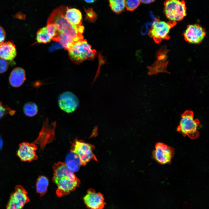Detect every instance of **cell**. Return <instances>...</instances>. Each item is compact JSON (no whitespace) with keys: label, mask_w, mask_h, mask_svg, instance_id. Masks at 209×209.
<instances>
[{"label":"cell","mask_w":209,"mask_h":209,"mask_svg":"<svg viewBox=\"0 0 209 209\" xmlns=\"http://www.w3.org/2000/svg\"><path fill=\"white\" fill-rule=\"evenodd\" d=\"M66 8L62 6L54 9L49 17L47 23L53 24L59 34L66 36L74 43L84 39L82 34L84 26L73 25L67 20L65 16Z\"/></svg>","instance_id":"cell-1"},{"label":"cell","mask_w":209,"mask_h":209,"mask_svg":"<svg viewBox=\"0 0 209 209\" xmlns=\"http://www.w3.org/2000/svg\"><path fill=\"white\" fill-rule=\"evenodd\" d=\"M201 126L199 120L194 118L193 112L187 110L181 115L177 131L183 136H187L191 139H194L199 137V133L197 129Z\"/></svg>","instance_id":"cell-2"},{"label":"cell","mask_w":209,"mask_h":209,"mask_svg":"<svg viewBox=\"0 0 209 209\" xmlns=\"http://www.w3.org/2000/svg\"><path fill=\"white\" fill-rule=\"evenodd\" d=\"M70 58L75 63H79L84 61L93 59L97 54L94 49L86 39L74 43L68 50Z\"/></svg>","instance_id":"cell-3"},{"label":"cell","mask_w":209,"mask_h":209,"mask_svg":"<svg viewBox=\"0 0 209 209\" xmlns=\"http://www.w3.org/2000/svg\"><path fill=\"white\" fill-rule=\"evenodd\" d=\"M94 148L92 145L76 139L72 143L70 150L78 156L81 165L84 166L91 160H97L93 152Z\"/></svg>","instance_id":"cell-4"},{"label":"cell","mask_w":209,"mask_h":209,"mask_svg":"<svg viewBox=\"0 0 209 209\" xmlns=\"http://www.w3.org/2000/svg\"><path fill=\"white\" fill-rule=\"evenodd\" d=\"M164 5L165 15L171 21H181L186 16V8L184 1L167 0Z\"/></svg>","instance_id":"cell-5"},{"label":"cell","mask_w":209,"mask_h":209,"mask_svg":"<svg viewBox=\"0 0 209 209\" xmlns=\"http://www.w3.org/2000/svg\"><path fill=\"white\" fill-rule=\"evenodd\" d=\"M53 182L57 186L56 194L59 197L69 194L79 187L80 183L79 179L73 172L64 176Z\"/></svg>","instance_id":"cell-6"},{"label":"cell","mask_w":209,"mask_h":209,"mask_svg":"<svg viewBox=\"0 0 209 209\" xmlns=\"http://www.w3.org/2000/svg\"><path fill=\"white\" fill-rule=\"evenodd\" d=\"M29 200L26 190L21 185H17L10 197L6 209H22Z\"/></svg>","instance_id":"cell-7"},{"label":"cell","mask_w":209,"mask_h":209,"mask_svg":"<svg viewBox=\"0 0 209 209\" xmlns=\"http://www.w3.org/2000/svg\"><path fill=\"white\" fill-rule=\"evenodd\" d=\"M206 35L204 28L197 24L188 25L183 33L185 40L190 44H193L201 43Z\"/></svg>","instance_id":"cell-8"},{"label":"cell","mask_w":209,"mask_h":209,"mask_svg":"<svg viewBox=\"0 0 209 209\" xmlns=\"http://www.w3.org/2000/svg\"><path fill=\"white\" fill-rule=\"evenodd\" d=\"M174 154L173 148L163 143L159 142L156 144L152 155L157 162L165 164L171 162Z\"/></svg>","instance_id":"cell-9"},{"label":"cell","mask_w":209,"mask_h":209,"mask_svg":"<svg viewBox=\"0 0 209 209\" xmlns=\"http://www.w3.org/2000/svg\"><path fill=\"white\" fill-rule=\"evenodd\" d=\"M58 104L60 108L68 113L74 111L78 107L79 101L77 97L70 91L64 92L58 97Z\"/></svg>","instance_id":"cell-10"},{"label":"cell","mask_w":209,"mask_h":209,"mask_svg":"<svg viewBox=\"0 0 209 209\" xmlns=\"http://www.w3.org/2000/svg\"><path fill=\"white\" fill-rule=\"evenodd\" d=\"M172 26L170 24L163 21H156L152 26L149 35L156 42L160 41L167 37Z\"/></svg>","instance_id":"cell-11"},{"label":"cell","mask_w":209,"mask_h":209,"mask_svg":"<svg viewBox=\"0 0 209 209\" xmlns=\"http://www.w3.org/2000/svg\"><path fill=\"white\" fill-rule=\"evenodd\" d=\"M37 149V147L34 143L23 142L19 145L17 155L21 161L30 162L37 159L36 153Z\"/></svg>","instance_id":"cell-12"},{"label":"cell","mask_w":209,"mask_h":209,"mask_svg":"<svg viewBox=\"0 0 209 209\" xmlns=\"http://www.w3.org/2000/svg\"><path fill=\"white\" fill-rule=\"evenodd\" d=\"M83 199L87 207L90 209H102L105 204L103 195L91 188L88 190Z\"/></svg>","instance_id":"cell-13"},{"label":"cell","mask_w":209,"mask_h":209,"mask_svg":"<svg viewBox=\"0 0 209 209\" xmlns=\"http://www.w3.org/2000/svg\"><path fill=\"white\" fill-rule=\"evenodd\" d=\"M10 85L14 87L21 86L26 80L25 71L22 68H15L11 71L9 77Z\"/></svg>","instance_id":"cell-14"},{"label":"cell","mask_w":209,"mask_h":209,"mask_svg":"<svg viewBox=\"0 0 209 209\" xmlns=\"http://www.w3.org/2000/svg\"><path fill=\"white\" fill-rule=\"evenodd\" d=\"M17 55L15 45L10 42L0 45V57L6 60H12Z\"/></svg>","instance_id":"cell-15"},{"label":"cell","mask_w":209,"mask_h":209,"mask_svg":"<svg viewBox=\"0 0 209 209\" xmlns=\"http://www.w3.org/2000/svg\"><path fill=\"white\" fill-rule=\"evenodd\" d=\"M65 16L73 25L75 26L82 25V14L79 10L66 7Z\"/></svg>","instance_id":"cell-16"},{"label":"cell","mask_w":209,"mask_h":209,"mask_svg":"<svg viewBox=\"0 0 209 209\" xmlns=\"http://www.w3.org/2000/svg\"><path fill=\"white\" fill-rule=\"evenodd\" d=\"M53 182L57 180L62 177L72 173L67 167L65 163L61 162L55 163L53 166Z\"/></svg>","instance_id":"cell-17"},{"label":"cell","mask_w":209,"mask_h":209,"mask_svg":"<svg viewBox=\"0 0 209 209\" xmlns=\"http://www.w3.org/2000/svg\"><path fill=\"white\" fill-rule=\"evenodd\" d=\"M49 181L46 176H41L38 178L36 183V188L37 192L42 197L46 192Z\"/></svg>","instance_id":"cell-18"},{"label":"cell","mask_w":209,"mask_h":209,"mask_svg":"<svg viewBox=\"0 0 209 209\" xmlns=\"http://www.w3.org/2000/svg\"><path fill=\"white\" fill-rule=\"evenodd\" d=\"M110 6L115 13L119 14L122 12L125 7V0H109Z\"/></svg>","instance_id":"cell-19"},{"label":"cell","mask_w":209,"mask_h":209,"mask_svg":"<svg viewBox=\"0 0 209 209\" xmlns=\"http://www.w3.org/2000/svg\"><path fill=\"white\" fill-rule=\"evenodd\" d=\"M23 112L27 116L31 117L35 116L37 113L38 108L37 105L32 102L26 103L23 107Z\"/></svg>","instance_id":"cell-20"},{"label":"cell","mask_w":209,"mask_h":209,"mask_svg":"<svg viewBox=\"0 0 209 209\" xmlns=\"http://www.w3.org/2000/svg\"><path fill=\"white\" fill-rule=\"evenodd\" d=\"M36 40L39 43H47L50 42L51 39L48 35L46 26L39 29L37 32Z\"/></svg>","instance_id":"cell-21"},{"label":"cell","mask_w":209,"mask_h":209,"mask_svg":"<svg viewBox=\"0 0 209 209\" xmlns=\"http://www.w3.org/2000/svg\"><path fill=\"white\" fill-rule=\"evenodd\" d=\"M46 27L47 33L51 39L58 42L59 33L54 25L52 23H47Z\"/></svg>","instance_id":"cell-22"},{"label":"cell","mask_w":209,"mask_h":209,"mask_svg":"<svg viewBox=\"0 0 209 209\" xmlns=\"http://www.w3.org/2000/svg\"><path fill=\"white\" fill-rule=\"evenodd\" d=\"M65 163L68 169L73 172H77L81 165L80 162L73 160H65Z\"/></svg>","instance_id":"cell-23"},{"label":"cell","mask_w":209,"mask_h":209,"mask_svg":"<svg viewBox=\"0 0 209 209\" xmlns=\"http://www.w3.org/2000/svg\"><path fill=\"white\" fill-rule=\"evenodd\" d=\"M15 112V111L11 109L7 105H3L0 100V119L7 114L13 115Z\"/></svg>","instance_id":"cell-24"},{"label":"cell","mask_w":209,"mask_h":209,"mask_svg":"<svg viewBox=\"0 0 209 209\" xmlns=\"http://www.w3.org/2000/svg\"><path fill=\"white\" fill-rule=\"evenodd\" d=\"M140 0H125V7L129 11H133L139 5Z\"/></svg>","instance_id":"cell-25"},{"label":"cell","mask_w":209,"mask_h":209,"mask_svg":"<svg viewBox=\"0 0 209 209\" xmlns=\"http://www.w3.org/2000/svg\"><path fill=\"white\" fill-rule=\"evenodd\" d=\"M86 13V19L91 22H94L97 19L95 12L91 8L85 9Z\"/></svg>","instance_id":"cell-26"},{"label":"cell","mask_w":209,"mask_h":209,"mask_svg":"<svg viewBox=\"0 0 209 209\" xmlns=\"http://www.w3.org/2000/svg\"><path fill=\"white\" fill-rule=\"evenodd\" d=\"M8 66L7 61L0 57V73L5 72L8 69Z\"/></svg>","instance_id":"cell-27"},{"label":"cell","mask_w":209,"mask_h":209,"mask_svg":"<svg viewBox=\"0 0 209 209\" xmlns=\"http://www.w3.org/2000/svg\"><path fill=\"white\" fill-rule=\"evenodd\" d=\"M99 66L98 68V70H97V73L96 74V76L95 77V78H94V80L93 81V82L95 80H96V79L97 78L98 76L99 73H100V67L102 65V64H103L105 62V60L103 59L102 58V56L100 54H99Z\"/></svg>","instance_id":"cell-28"},{"label":"cell","mask_w":209,"mask_h":209,"mask_svg":"<svg viewBox=\"0 0 209 209\" xmlns=\"http://www.w3.org/2000/svg\"><path fill=\"white\" fill-rule=\"evenodd\" d=\"M6 37V33L2 27L0 26V45L2 44Z\"/></svg>","instance_id":"cell-29"},{"label":"cell","mask_w":209,"mask_h":209,"mask_svg":"<svg viewBox=\"0 0 209 209\" xmlns=\"http://www.w3.org/2000/svg\"><path fill=\"white\" fill-rule=\"evenodd\" d=\"M25 15L21 13V12L18 13L15 15V17L18 18L23 19L25 17Z\"/></svg>","instance_id":"cell-30"},{"label":"cell","mask_w":209,"mask_h":209,"mask_svg":"<svg viewBox=\"0 0 209 209\" xmlns=\"http://www.w3.org/2000/svg\"><path fill=\"white\" fill-rule=\"evenodd\" d=\"M155 0H140V1L144 3H149L154 2Z\"/></svg>","instance_id":"cell-31"},{"label":"cell","mask_w":209,"mask_h":209,"mask_svg":"<svg viewBox=\"0 0 209 209\" xmlns=\"http://www.w3.org/2000/svg\"><path fill=\"white\" fill-rule=\"evenodd\" d=\"M86 2L88 3H91L95 1L96 0H84Z\"/></svg>","instance_id":"cell-32"},{"label":"cell","mask_w":209,"mask_h":209,"mask_svg":"<svg viewBox=\"0 0 209 209\" xmlns=\"http://www.w3.org/2000/svg\"><path fill=\"white\" fill-rule=\"evenodd\" d=\"M2 140L1 137H0V149H1L2 146Z\"/></svg>","instance_id":"cell-33"}]
</instances>
